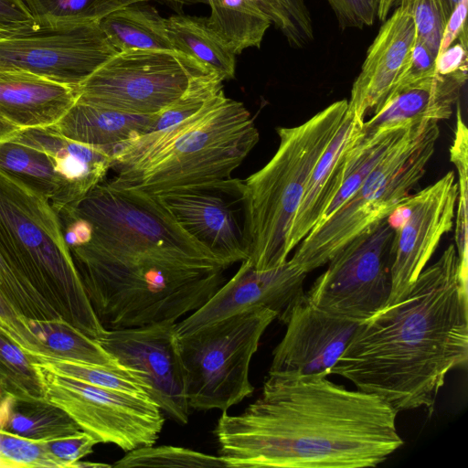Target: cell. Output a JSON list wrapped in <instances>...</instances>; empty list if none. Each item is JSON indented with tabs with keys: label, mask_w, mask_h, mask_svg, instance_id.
I'll return each mask as SVG.
<instances>
[{
	"label": "cell",
	"mask_w": 468,
	"mask_h": 468,
	"mask_svg": "<svg viewBox=\"0 0 468 468\" xmlns=\"http://www.w3.org/2000/svg\"><path fill=\"white\" fill-rule=\"evenodd\" d=\"M398 411L379 397L327 380L267 377L239 415L223 411L215 434L226 468H362L403 444Z\"/></svg>",
	"instance_id": "obj_1"
},
{
	"label": "cell",
	"mask_w": 468,
	"mask_h": 468,
	"mask_svg": "<svg viewBox=\"0 0 468 468\" xmlns=\"http://www.w3.org/2000/svg\"><path fill=\"white\" fill-rule=\"evenodd\" d=\"M468 291L455 245L409 292L359 324L331 369L398 412L431 415L447 374L468 360Z\"/></svg>",
	"instance_id": "obj_2"
},
{
	"label": "cell",
	"mask_w": 468,
	"mask_h": 468,
	"mask_svg": "<svg viewBox=\"0 0 468 468\" xmlns=\"http://www.w3.org/2000/svg\"><path fill=\"white\" fill-rule=\"evenodd\" d=\"M69 250L106 329L189 315L225 283L229 267L191 238L150 229L104 232Z\"/></svg>",
	"instance_id": "obj_3"
},
{
	"label": "cell",
	"mask_w": 468,
	"mask_h": 468,
	"mask_svg": "<svg viewBox=\"0 0 468 468\" xmlns=\"http://www.w3.org/2000/svg\"><path fill=\"white\" fill-rule=\"evenodd\" d=\"M0 252L59 315L96 339L106 328L89 300L49 201L0 170Z\"/></svg>",
	"instance_id": "obj_4"
},
{
	"label": "cell",
	"mask_w": 468,
	"mask_h": 468,
	"mask_svg": "<svg viewBox=\"0 0 468 468\" xmlns=\"http://www.w3.org/2000/svg\"><path fill=\"white\" fill-rule=\"evenodd\" d=\"M347 100L326 106L302 124L279 127V146L271 160L244 180L249 207L250 251L254 268L283 264L286 238L310 175L337 131Z\"/></svg>",
	"instance_id": "obj_5"
},
{
	"label": "cell",
	"mask_w": 468,
	"mask_h": 468,
	"mask_svg": "<svg viewBox=\"0 0 468 468\" xmlns=\"http://www.w3.org/2000/svg\"><path fill=\"white\" fill-rule=\"evenodd\" d=\"M260 139L250 112L219 92L179 136L135 165L116 173L112 184L159 196L170 190L230 177Z\"/></svg>",
	"instance_id": "obj_6"
},
{
	"label": "cell",
	"mask_w": 468,
	"mask_h": 468,
	"mask_svg": "<svg viewBox=\"0 0 468 468\" xmlns=\"http://www.w3.org/2000/svg\"><path fill=\"white\" fill-rule=\"evenodd\" d=\"M439 134L435 121L409 126L356 191L300 241L289 261L308 273L327 264L345 245L388 218L423 176Z\"/></svg>",
	"instance_id": "obj_7"
},
{
	"label": "cell",
	"mask_w": 468,
	"mask_h": 468,
	"mask_svg": "<svg viewBox=\"0 0 468 468\" xmlns=\"http://www.w3.org/2000/svg\"><path fill=\"white\" fill-rule=\"evenodd\" d=\"M274 319L271 309L255 307L177 336L189 408L225 411L253 393L250 365Z\"/></svg>",
	"instance_id": "obj_8"
},
{
	"label": "cell",
	"mask_w": 468,
	"mask_h": 468,
	"mask_svg": "<svg viewBox=\"0 0 468 468\" xmlns=\"http://www.w3.org/2000/svg\"><path fill=\"white\" fill-rule=\"evenodd\" d=\"M32 366L41 399L65 411L99 442L127 452L154 445L165 419L148 397L94 386L57 374L37 361Z\"/></svg>",
	"instance_id": "obj_9"
},
{
	"label": "cell",
	"mask_w": 468,
	"mask_h": 468,
	"mask_svg": "<svg viewBox=\"0 0 468 468\" xmlns=\"http://www.w3.org/2000/svg\"><path fill=\"white\" fill-rule=\"evenodd\" d=\"M201 71L207 70L174 50L119 51L77 87V101L127 113L156 114L180 98Z\"/></svg>",
	"instance_id": "obj_10"
},
{
	"label": "cell",
	"mask_w": 468,
	"mask_h": 468,
	"mask_svg": "<svg viewBox=\"0 0 468 468\" xmlns=\"http://www.w3.org/2000/svg\"><path fill=\"white\" fill-rule=\"evenodd\" d=\"M395 228L386 218L355 238L327 262L307 299L317 307L362 323L384 308L391 288Z\"/></svg>",
	"instance_id": "obj_11"
},
{
	"label": "cell",
	"mask_w": 468,
	"mask_h": 468,
	"mask_svg": "<svg viewBox=\"0 0 468 468\" xmlns=\"http://www.w3.org/2000/svg\"><path fill=\"white\" fill-rule=\"evenodd\" d=\"M177 224L218 260L231 266L250 251L244 180L226 178L155 196Z\"/></svg>",
	"instance_id": "obj_12"
},
{
	"label": "cell",
	"mask_w": 468,
	"mask_h": 468,
	"mask_svg": "<svg viewBox=\"0 0 468 468\" xmlns=\"http://www.w3.org/2000/svg\"><path fill=\"white\" fill-rule=\"evenodd\" d=\"M118 52L100 22L38 27L0 37V70H22L78 87Z\"/></svg>",
	"instance_id": "obj_13"
},
{
	"label": "cell",
	"mask_w": 468,
	"mask_h": 468,
	"mask_svg": "<svg viewBox=\"0 0 468 468\" xmlns=\"http://www.w3.org/2000/svg\"><path fill=\"white\" fill-rule=\"evenodd\" d=\"M176 323L106 329L97 342L121 365L135 370L148 387V398L179 424H186L189 405Z\"/></svg>",
	"instance_id": "obj_14"
},
{
	"label": "cell",
	"mask_w": 468,
	"mask_h": 468,
	"mask_svg": "<svg viewBox=\"0 0 468 468\" xmlns=\"http://www.w3.org/2000/svg\"><path fill=\"white\" fill-rule=\"evenodd\" d=\"M457 197V182L451 171L410 195L388 217L395 228V236L392 288L388 304L399 301L409 292L442 237L452 230Z\"/></svg>",
	"instance_id": "obj_15"
},
{
	"label": "cell",
	"mask_w": 468,
	"mask_h": 468,
	"mask_svg": "<svg viewBox=\"0 0 468 468\" xmlns=\"http://www.w3.org/2000/svg\"><path fill=\"white\" fill-rule=\"evenodd\" d=\"M359 324L317 307L304 295L285 324L286 332L273 350L268 376L281 379L326 378Z\"/></svg>",
	"instance_id": "obj_16"
},
{
	"label": "cell",
	"mask_w": 468,
	"mask_h": 468,
	"mask_svg": "<svg viewBox=\"0 0 468 468\" xmlns=\"http://www.w3.org/2000/svg\"><path fill=\"white\" fill-rule=\"evenodd\" d=\"M305 272L289 260L283 264L258 270L245 260L237 272L198 310L176 323L183 336L208 324L255 307H266L286 324L295 304L303 298Z\"/></svg>",
	"instance_id": "obj_17"
},
{
	"label": "cell",
	"mask_w": 468,
	"mask_h": 468,
	"mask_svg": "<svg viewBox=\"0 0 468 468\" xmlns=\"http://www.w3.org/2000/svg\"><path fill=\"white\" fill-rule=\"evenodd\" d=\"M416 38L410 11L397 5L367 49L347 100L348 112L365 120L382 101L407 69Z\"/></svg>",
	"instance_id": "obj_18"
},
{
	"label": "cell",
	"mask_w": 468,
	"mask_h": 468,
	"mask_svg": "<svg viewBox=\"0 0 468 468\" xmlns=\"http://www.w3.org/2000/svg\"><path fill=\"white\" fill-rule=\"evenodd\" d=\"M364 121L346 110L339 130L314 167L287 234L288 254L319 224L340 189L350 150L362 133Z\"/></svg>",
	"instance_id": "obj_19"
},
{
	"label": "cell",
	"mask_w": 468,
	"mask_h": 468,
	"mask_svg": "<svg viewBox=\"0 0 468 468\" xmlns=\"http://www.w3.org/2000/svg\"><path fill=\"white\" fill-rule=\"evenodd\" d=\"M467 75H435L393 87L364 121L367 133L404 127L420 121L449 119Z\"/></svg>",
	"instance_id": "obj_20"
},
{
	"label": "cell",
	"mask_w": 468,
	"mask_h": 468,
	"mask_svg": "<svg viewBox=\"0 0 468 468\" xmlns=\"http://www.w3.org/2000/svg\"><path fill=\"white\" fill-rule=\"evenodd\" d=\"M77 100V87L22 70H0V117L21 131L53 126Z\"/></svg>",
	"instance_id": "obj_21"
},
{
	"label": "cell",
	"mask_w": 468,
	"mask_h": 468,
	"mask_svg": "<svg viewBox=\"0 0 468 468\" xmlns=\"http://www.w3.org/2000/svg\"><path fill=\"white\" fill-rule=\"evenodd\" d=\"M13 140L48 152L77 203L102 182L113 163L109 149L68 139L51 127L22 130Z\"/></svg>",
	"instance_id": "obj_22"
},
{
	"label": "cell",
	"mask_w": 468,
	"mask_h": 468,
	"mask_svg": "<svg viewBox=\"0 0 468 468\" xmlns=\"http://www.w3.org/2000/svg\"><path fill=\"white\" fill-rule=\"evenodd\" d=\"M156 114H133L76 101L51 128L62 136L109 149L147 133Z\"/></svg>",
	"instance_id": "obj_23"
},
{
	"label": "cell",
	"mask_w": 468,
	"mask_h": 468,
	"mask_svg": "<svg viewBox=\"0 0 468 468\" xmlns=\"http://www.w3.org/2000/svg\"><path fill=\"white\" fill-rule=\"evenodd\" d=\"M0 170L46 197L58 214L76 204L52 156L41 148L13 139L0 144Z\"/></svg>",
	"instance_id": "obj_24"
},
{
	"label": "cell",
	"mask_w": 468,
	"mask_h": 468,
	"mask_svg": "<svg viewBox=\"0 0 468 468\" xmlns=\"http://www.w3.org/2000/svg\"><path fill=\"white\" fill-rule=\"evenodd\" d=\"M166 31L174 51L218 74L223 80L234 78L236 55L209 27L207 17L172 16L166 18Z\"/></svg>",
	"instance_id": "obj_25"
},
{
	"label": "cell",
	"mask_w": 468,
	"mask_h": 468,
	"mask_svg": "<svg viewBox=\"0 0 468 468\" xmlns=\"http://www.w3.org/2000/svg\"><path fill=\"white\" fill-rule=\"evenodd\" d=\"M143 2L119 8L100 21V26L117 51L131 49L173 50L166 31V18Z\"/></svg>",
	"instance_id": "obj_26"
},
{
	"label": "cell",
	"mask_w": 468,
	"mask_h": 468,
	"mask_svg": "<svg viewBox=\"0 0 468 468\" xmlns=\"http://www.w3.org/2000/svg\"><path fill=\"white\" fill-rule=\"evenodd\" d=\"M209 27L229 45L235 55L249 48H260L271 18L259 0H207Z\"/></svg>",
	"instance_id": "obj_27"
},
{
	"label": "cell",
	"mask_w": 468,
	"mask_h": 468,
	"mask_svg": "<svg viewBox=\"0 0 468 468\" xmlns=\"http://www.w3.org/2000/svg\"><path fill=\"white\" fill-rule=\"evenodd\" d=\"M37 345L32 356H46L94 364H112L116 360L97 342L64 319L29 321Z\"/></svg>",
	"instance_id": "obj_28"
},
{
	"label": "cell",
	"mask_w": 468,
	"mask_h": 468,
	"mask_svg": "<svg viewBox=\"0 0 468 468\" xmlns=\"http://www.w3.org/2000/svg\"><path fill=\"white\" fill-rule=\"evenodd\" d=\"M33 361L39 362L57 374L94 386L148 397V387L141 376L117 361L112 364H94L46 356H37Z\"/></svg>",
	"instance_id": "obj_29"
},
{
	"label": "cell",
	"mask_w": 468,
	"mask_h": 468,
	"mask_svg": "<svg viewBox=\"0 0 468 468\" xmlns=\"http://www.w3.org/2000/svg\"><path fill=\"white\" fill-rule=\"evenodd\" d=\"M4 430L43 441L71 435L81 431L65 411L42 399H15Z\"/></svg>",
	"instance_id": "obj_30"
},
{
	"label": "cell",
	"mask_w": 468,
	"mask_h": 468,
	"mask_svg": "<svg viewBox=\"0 0 468 468\" xmlns=\"http://www.w3.org/2000/svg\"><path fill=\"white\" fill-rule=\"evenodd\" d=\"M149 0H24L38 27L100 22L110 13Z\"/></svg>",
	"instance_id": "obj_31"
},
{
	"label": "cell",
	"mask_w": 468,
	"mask_h": 468,
	"mask_svg": "<svg viewBox=\"0 0 468 468\" xmlns=\"http://www.w3.org/2000/svg\"><path fill=\"white\" fill-rule=\"evenodd\" d=\"M451 161L458 173V197L455 211V248L457 251L461 278H468V130L463 120L459 104L456 107L454 138L450 148Z\"/></svg>",
	"instance_id": "obj_32"
},
{
	"label": "cell",
	"mask_w": 468,
	"mask_h": 468,
	"mask_svg": "<svg viewBox=\"0 0 468 468\" xmlns=\"http://www.w3.org/2000/svg\"><path fill=\"white\" fill-rule=\"evenodd\" d=\"M32 360L0 330V392L5 397L21 401L41 399Z\"/></svg>",
	"instance_id": "obj_33"
},
{
	"label": "cell",
	"mask_w": 468,
	"mask_h": 468,
	"mask_svg": "<svg viewBox=\"0 0 468 468\" xmlns=\"http://www.w3.org/2000/svg\"><path fill=\"white\" fill-rule=\"evenodd\" d=\"M112 467L212 468L225 467V464L219 455L207 454L179 446L154 444L127 452Z\"/></svg>",
	"instance_id": "obj_34"
},
{
	"label": "cell",
	"mask_w": 468,
	"mask_h": 468,
	"mask_svg": "<svg viewBox=\"0 0 468 468\" xmlns=\"http://www.w3.org/2000/svg\"><path fill=\"white\" fill-rule=\"evenodd\" d=\"M0 293L20 314L33 320H53L59 314L28 283L0 252Z\"/></svg>",
	"instance_id": "obj_35"
},
{
	"label": "cell",
	"mask_w": 468,
	"mask_h": 468,
	"mask_svg": "<svg viewBox=\"0 0 468 468\" xmlns=\"http://www.w3.org/2000/svg\"><path fill=\"white\" fill-rule=\"evenodd\" d=\"M261 8L292 48L313 42V19L305 0H261Z\"/></svg>",
	"instance_id": "obj_36"
},
{
	"label": "cell",
	"mask_w": 468,
	"mask_h": 468,
	"mask_svg": "<svg viewBox=\"0 0 468 468\" xmlns=\"http://www.w3.org/2000/svg\"><path fill=\"white\" fill-rule=\"evenodd\" d=\"M0 467L62 468L45 441L34 440L0 429Z\"/></svg>",
	"instance_id": "obj_37"
},
{
	"label": "cell",
	"mask_w": 468,
	"mask_h": 468,
	"mask_svg": "<svg viewBox=\"0 0 468 468\" xmlns=\"http://www.w3.org/2000/svg\"><path fill=\"white\" fill-rule=\"evenodd\" d=\"M414 20L417 38L437 57L442 32L449 17L443 0H398Z\"/></svg>",
	"instance_id": "obj_38"
},
{
	"label": "cell",
	"mask_w": 468,
	"mask_h": 468,
	"mask_svg": "<svg viewBox=\"0 0 468 468\" xmlns=\"http://www.w3.org/2000/svg\"><path fill=\"white\" fill-rule=\"evenodd\" d=\"M45 443L62 468H76L77 463L91 453L93 447L100 442L88 432L80 431L71 435L45 441Z\"/></svg>",
	"instance_id": "obj_39"
},
{
	"label": "cell",
	"mask_w": 468,
	"mask_h": 468,
	"mask_svg": "<svg viewBox=\"0 0 468 468\" xmlns=\"http://www.w3.org/2000/svg\"><path fill=\"white\" fill-rule=\"evenodd\" d=\"M338 26L346 28H363L374 24L377 16L376 0H326Z\"/></svg>",
	"instance_id": "obj_40"
},
{
	"label": "cell",
	"mask_w": 468,
	"mask_h": 468,
	"mask_svg": "<svg viewBox=\"0 0 468 468\" xmlns=\"http://www.w3.org/2000/svg\"><path fill=\"white\" fill-rule=\"evenodd\" d=\"M37 28L24 0H0V33L15 35Z\"/></svg>",
	"instance_id": "obj_41"
},
{
	"label": "cell",
	"mask_w": 468,
	"mask_h": 468,
	"mask_svg": "<svg viewBox=\"0 0 468 468\" xmlns=\"http://www.w3.org/2000/svg\"><path fill=\"white\" fill-rule=\"evenodd\" d=\"M435 60L436 56L416 38L409 65L393 87L437 75Z\"/></svg>",
	"instance_id": "obj_42"
},
{
	"label": "cell",
	"mask_w": 468,
	"mask_h": 468,
	"mask_svg": "<svg viewBox=\"0 0 468 468\" xmlns=\"http://www.w3.org/2000/svg\"><path fill=\"white\" fill-rule=\"evenodd\" d=\"M435 69L436 73L441 76L467 75V32L437 55Z\"/></svg>",
	"instance_id": "obj_43"
},
{
	"label": "cell",
	"mask_w": 468,
	"mask_h": 468,
	"mask_svg": "<svg viewBox=\"0 0 468 468\" xmlns=\"http://www.w3.org/2000/svg\"><path fill=\"white\" fill-rule=\"evenodd\" d=\"M467 8L468 0H461L450 14L442 32L438 54L446 50L461 35L467 32Z\"/></svg>",
	"instance_id": "obj_44"
},
{
	"label": "cell",
	"mask_w": 468,
	"mask_h": 468,
	"mask_svg": "<svg viewBox=\"0 0 468 468\" xmlns=\"http://www.w3.org/2000/svg\"><path fill=\"white\" fill-rule=\"evenodd\" d=\"M21 130L0 117V144L16 137Z\"/></svg>",
	"instance_id": "obj_45"
},
{
	"label": "cell",
	"mask_w": 468,
	"mask_h": 468,
	"mask_svg": "<svg viewBox=\"0 0 468 468\" xmlns=\"http://www.w3.org/2000/svg\"><path fill=\"white\" fill-rule=\"evenodd\" d=\"M377 1V16L383 22L388 16L391 8L397 5L398 0H376Z\"/></svg>",
	"instance_id": "obj_46"
},
{
	"label": "cell",
	"mask_w": 468,
	"mask_h": 468,
	"mask_svg": "<svg viewBox=\"0 0 468 468\" xmlns=\"http://www.w3.org/2000/svg\"><path fill=\"white\" fill-rule=\"evenodd\" d=\"M86 467H94V468H101V467H112V464L102 463H88L80 461L76 464V468H86Z\"/></svg>",
	"instance_id": "obj_47"
},
{
	"label": "cell",
	"mask_w": 468,
	"mask_h": 468,
	"mask_svg": "<svg viewBox=\"0 0 468 468\" xmlns=\"http://www.w3.org/2000/svg\"><path fill=\"white\" fill-rule=\"evenodd\" d=\"M169 3L177 5H193V4H207V0H163Z\"/></svg>",
	"instance_id": "obj_48"
},
{
	"label": "cell",
	"mask_w": 468,
	"mask_h": 468,
	"mask_svg": "<svg viewBox=\"0 0 468 468\" xmlns=\"http://www.w3.org/2000/svg\"><path fill=\"white\" fill-rule=\"evenodd\" d=\"M460 1L461 0H443L449 15L452 13V11L454 9V7L458 5Z\"/></svg>",
	"instance_id": "obj_49"
},
{
	"label": "cell",
	"mask_w": 468,
	"mask_h": 468,
	"mask_svg": "<svg viewBox=\"0 0 468 468\" xmlns=\"http://www.w3.org/2000/svg\"><path fill=\"white\" fill-rule=\"evenodd\" d=\"M5 398V396L0 392V402Z\"/></svg>",
	"instance_id": "obj_50"
},
{
	"label": "cell",
	"mask_w": 468,
	"mask_h": 468,
	"mask_svg": "<svg viewBox=\"0 0 468 468\" xmlns=\"http://www.w3.org/2000/svg\"><path fill=\"white\" fill-rule=\"evenodd\" d=\"M6 36H8V35H5V34L0 33V37H6Z\"/></svg>",
	"instance_id": "obj_51"
},
{
	"label": "cell",
	"mask_w": 468,
	"mask_h": 468,
	"mask_svg": "<svg viewBox=\"0 0 468 468\" xmlns=\"http://www.w3.org/2000/svg\"><path fill=\"white\" fill-rule=\"evenodd\" d=\"M259 3H260V5H261V0H259Z\"/></svg>",
	"instance_id": "obj_52"
}]
</instances>
